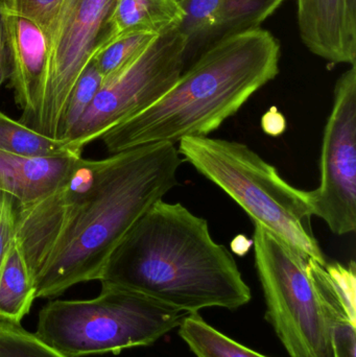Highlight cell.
<instances>
[{"mask_svg": "<svg viewBox=\"0 0 356 357\" xmlns=\"http://www.w3.org/2000/svg\"><path fill=\"white\" fill-rule=\"evenodd\" d=\"M175 144L137 146L102 160L82 158L56 190L17 206L16 238L33 277L36 298L100 281L132 227L179 185L183 163Z\"/></svg>", "mask_w": 356, "mask_h": 357, "instance_id": "obj_1", "label": "cell"}, {"mask_svg": "<svg viewBox=\"0 0 356 357\" xmlns=\"http://www.w3.org/2000/svg\"><path fill=\"white\" fill-rule=\"evenodd\" d=\"M102 284L129 289L188 314L236 310L252 298L231 252L182 204L157 202L111 254Z\"/></svg>", "mask_w": 356, "mask_h": 357, "instance_id": "obj_2", "label": "cell"}, {"mask_svg": "<svg viewBox=\"0 0 356 357\" xmlns=\"http://www.w3.org/2000/svg\"><path fill=\"white\" fill-rule=\"evenodd\" d=\"M280 44L267 29L219 40L202 52L167 93L100 136L111 155L148 144L206 137L279 73Z\"/></svg>", "mask_w": 356, "mask_h": 357, "instance_id": "obj_3", "label": "cell"}, {"mask_svg": "<svg viewBox=\"0 0 356 357\" xmlns=\"http://www.w3.org/2000/svg\"><path fill=\"white\" fill-rule=\"evenodd\" d=\"M183 160L215 183L250 216L304 257L327 262L311 230L309 193L288 184L275 167L246 144L187 137L178 148Z\"/></svg>", "mask_w": 356, "mask_h": 357, "instance_id": "obj_4", "label": "cell"}, {"mask_svg": "<svg viewBox=\"0 0 356 357\" xmlns=\"http://www.w3.org/2000/svg\"><path fill=\"white\" fill-rule=\"evenodd\" d=\"M187 314L141 294L102 284L94 299L49 302L40 312L35 335L66 357L117 354L153 345Z\"/></svg>", "mask_w": 356, "mask_h": 357, "instance_id": "obj_5", "label": "cell"}, {"mask_svg": "<svg viewBox=\"0 0 356 357\" xmlns=\"http://www.w3.org/2000/svg\"><path fill=\"white\" fill-rule=\"evenodd\" d=\"M255 268L265 319L290 357H328L330 339L304 257L254 222Z\"/></svg>", "mask_w": 356, "mask_h": 357, "instance_id": "obj_6", "label": "cell"}, {"mask_svg": "<svg viewBox=\"0 0 356 357\" xmlns=\"http://www.w3.org/2000/svg\"><path fill=\"white\" fill-rule=\"evenodd\" d=\"M186 38L179 29L158 36L133 62L102 82L69 136L77 153L111 128L142 112L173 88L185 69Z\"/></svg>", "mask_w": 356, "mask_h": 357, "instance_id": "obj_7", "label": "cell"}, {"mask_svg": "<svg viewBox=\"0 0 356 357\" xmlns=\"http://www.w3.org/2000/svg\"><path fill=\"white\" fill-rule=\"evenodd\" d=\"M334 105L324 129L320 185L307 191L313 215L336 235L356 229V65L336 83Z\"/></svg>", "mask_w": 356, "mask_h": 357, "instance_id": "obj_8", "label": "cell"}, {"mask_svg": "<svg viewBox=\"0 0 356 357\" xmlns=\"http://www.w3.org/2000/svg\"><path fill=\"white\" fill-rule=\"evenodd\" d=\"M116 0H69L48 41L47 75L35 131L60 139L67 100L79 77L106 42Z\"/></svg>", "mask_w": 356, "mask_h": 357, "instance_id": "obj_9", "label": "cell"}, {"mask_svg": "<svg viewBox=\"0 0 356 357\" xmlns=\"http://www.w3.org/2000/svg\"><path fill=\"white\" fill-rule=\"evenodd\" d=\"M10 58V85L22 110L20 123L35 130L41 112L47 75L48 43L29 19L2 12Z\"/></svg>", "mask_w": 356, "mask_h": 357, "instance_id": "obj_10", "label": "cell"}, {"mask_svg": "<svg viewBox=\"0 0 356 357\" xmlns=\"http://www.w3.org/2000/svg\"><path fill=\"white\" fill-rule=\"evenodd\" d=\"M299 35L332 64L355 65L356 0H297Z\"/></svg>", "mask_w": 356, "mask_h": 357, "instance_id": "obj_11", "label": "cell"}, {"mask_svg": "<svg viewBox=\"0 0 356 357\" xmlns=\"http://www.w3.org/2000/svg\"><path fill=\"white\" fill-rule=\"evenodd\" d=\"M324 321L330 333V349L340 357H356L355 262L307 261Z\"/></svg>", "mask_w": 356, "mask_h": 357, "instance_id": "obj_12", "label": "cell"}, {"mask_svg": "<svg viewBox=\"0 0 356 357\" xmlns=\"http://www.w3.org/2000/svg\"><path fill=\"white\" fill-rule=\"evenodd\" d=\"M82 154L27 157L0 151V192L10 195L17 206L36 203L56 190L79 165Z\"/></svg>", "mask_w": 356, "mask_h": 357, "instance_id": "obj_13", "label": "cell"}, {"mask_svg": "<svg viewBox=\"0 0 356 357\" xmlns=\"http://www.w3.org/2000/svg\"><path fill=\"white\" fill-rule=\"evenodd\" d=\"M184 16L179 0H116L109 21L108 37L100 47L129 33L161 36L176 31Z\"/></svg>", "mask_w": 356, "mask_h": 357, "instance_id": "obj_14", "label": "cell"}, {"mask_svg": "<svg viewBox=\"0 0 356 357\" xmlns=\"http://www.w3.org/2000/svg\"><path fill=\"white\" fill-rule=\"evenodd\" d=\"M35 299V282L15 238L0 268V321L20 324Z\"/></svg>", "mask_w": 356, "mask_h": 357, "instance_id": "obj_15", "label": "cell"}, {"mask_svg": "<svg viewBox=\"0 0 356 357\" xmlns=\"http://www.w3.org/2000/svg\"><path fill=\"white\" fill-rule=\"evenodd\" d=\"M284 0H222L207 48L224 38L258 29Z\"/></svg>", "mask_w": 356, "mask_h": 357, "instance_id": "obj_16", "label": "cell"}, {"mask_svg": "<svg viewBox=\"0 0 356 357\" xmlns=\"http://www.w3.org/2000/svg\"><path fill=\"white\" fill-rule=\"evenodd\" d=\"M178 328L179 337L196 357H269L230 339L199 314H187Z\"/></svg>", "mask_w": 356, "mask_h": 357, "instance_id": "obj_17", "label": "cell"}, {"mask_svg": "<svg viewBox=\"0 0 356 357\" xmlns=\"http://www.w3.org/2000/svg\"><path fill=\"white\" fill-rule=\"evenodd\" d=\"M0 151L20 156L45 157L72 150L67 140L47 137L0 111Z\"/></svg>", "mask_w": 356, "mask_h": 357, "instance_id": "obj_18", "label": "cell"}, {"mask_svg": "<svg viewBox=\"0 0 356 357\" xmlns=\"http://www.w3.org/2000/svg\"><path fill=\"white\" fill-rule=\"evenodd\" d=\"M222 0H183L185 16L179 31L185 36L184 60L187 68L207 47L209 35L221 8Z\"/></svg>", "mask_w": 356, "mask_h": 357, "instance_id": "obj_19", "label": "cell"}, {"mask_svg": "<svg viewBox=\"0 0 356 357\" xmlns=\"http://www.w3.org/2000/svg\"><path fill=\"white\" fill-rule=\"evenodd\" d=\"M157 37L158 36L146 33L121 36L100 47L94 54L92 61L105 81L133 62Z\"/></svg>", "mask_w": 356, "mask_h": 357, "instance_id": "obj_20", "label": "cell"}, {"mask_svg": "<svg viewBox=\"0 0 356 357\" xmlns=\"http://www.w3.org/2000/svg\"><path fill=\"white\" fill-rule=\"evenodd\" d=\"M104 77L93 61H90L77 79L67 100L60 127V139L68 140L71 132L81 121L102 87Z\"/></svg>", "mask_w": 356, "mask_h": 357, "instance_id": "obj_21", "label": "cell"}, {"mask_svg": "<svg viewBox=\"0 0 356 357\" xmlns=\"http://www.w3.org/2000/svg\"><path fill=\"white\" fill-rule=\"evenodd\" d=\"M69 0H0L2 12L18 15L35 23L49 41Z\"/></svg>", "mask_w": 356, "mask_h": 357, "instance_id": "obj_22", "label": "cell"}, {"mask_svg": "<svg viewBox=\"0 0 356 357\" xmlns=\"http://www.w3.org/2000/svg\"><path fill=\"white\" fill-rule=\"evenodd\" d=\"M0 357H66L20 324L0 321Z\"/></svg>", "mask_w": 356, "mask_h": 357, "instance_id": "obj_23", "label": "cell"}, {"mask_svg": "<svg viewBox=\"0 0 356 357\" xmlns=\"http://www.w3.org/2000/svg\"><path fill=\"white\" fill-rule=\"evenodd\" d=\"M17 203L12 197L0 192V268L16 238Z\"/></svg>", "mask_w": 356, "mask_h": 357, "instance_id": "obj_24", "label": "cell"}, {"mask_svg": "<svg viewBox=\"0 0 356 357\" xmlns=\"http://www.w3.org/2000/svg\"><path fill=\"white\" fill-rule=\"evenodd\" d=\"M261 128L268 135L278 137L286 131V117L276 107H272L265 114H263L261 119Z\"/></svg>", "mask_w": 356, "mask_h": 357, "instance_id": "obj_25", "label": "cell"}, {"mask_svg": "<svg viewBox=\"0 0 356 357\" xmlns=\"http://www.w3.org/2000/svg\"><path fill=\"white\" fill-rule=\"evenodd\" d=\"M10 75V58H8V40H6L4 15L0 10V88Z\"/></svg>", "mask_w": 356, "mask_h": 357, "instance_id": "obj_26", "label": "cell"}, {"mask_svg": "<svg viewBox=\"0 0 356 357\" xmlns=\"http://www.w3.org/2000/svg\"><path fill=\"white\" fill-rule=\"evenodd\" d=\"M251 245H253V241L247 238L245 235H238V236L231 241L232 253L238 254V255L240 256H245L248 253Z\"/></svg>", "mask_w": 356, "mask_h": 357, "instance_id": "obj_27", "label": "cell"}, {"mask_svg": "<svg viewBox=\"0 0 356 357\" xmlns=\"http://www.w3.org/2000/svg\"><path fill=\"white\" fill-rule=\"evenodd\" d=\"M330 352H332V357H340L338 356V354H336V352L332 351V349H330Z\"/></svg>", "mask_w": 356, "mask_h": 357, "instance_id": "obj_28", "label": "cell"}, {"mask_svg": "<svg viewBox=\"0 0 356 357\" xmlns=\"http://www.w3.org/2000/svg\"><path fill=\"white\" fill-rule=\"evenodd\" d=\"M328 357H332V352H330V354L328 356Z\"/></svg>", "mask_w": 356, "mask_h": 357, "instance_id": "obj_29", "label": "cell"}, {"mask_svg": "<svg viewBox=\"0 0 356 357\" xmlns=\"http://www.w3.org/2000/svg\"><path fill=\"white\" fill-rule=\"evenodd\" d=\"M180 2L183 1V0H179Z\"/></svg>", "mask_w": 356, "mask_h": 357, "instance_id": "obj_30", "label": "cell"}]
</instances>
